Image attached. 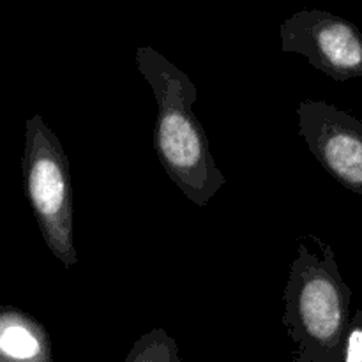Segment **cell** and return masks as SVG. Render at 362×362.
Wrapping results in <instances>:
<instances>
[{
    "label": "cell",
    "instance_id": "cell-1",
    "mask_svg": "<svg viewBox=\"0 0 362 362\" xmlns=\"http://www.w3.org/2000/svg\"><path fill=\"white\" fill-rule=\"evenodd\" d=\"M136 67L154 92V151L172 182L198 207H205L226 184L209 138L193 112L197 85L182 69L151 46L136 49Z\"/></svg>",
    "mask_w": 362,
    "mask_h": 362
},
{
    "label": "cell",
    "instance_id": "cell-2",
    "mask_svg": "<svg viewBox=\"0 0 362 362\" xmlns=\"http://www.w3.org/2000/svg\"><path fill=\"white\" fill-rule=\"evenodd\" d=\"M320 255L308 250L303 239L290 265L281 322L296 345L293 362H343L352 322V290L339 272L329 244L311 235Z\"/></svg>",
    "mask_w": 362,
    "mask_h": 362
},
{
    "label": "cell",
    "instance_id": "cell-3",
    "mask_svg": "<svg viewBox=\"0 0 362 362\" xmlns=\"http://www.w3.org/2000/svg\"><path fill=\"white\" fill-rule=\"evenodd\" d=\"M25 194L53 257L69 269L78 264L73 235V184L59 136L39 113L25 124L21 156Z\"/></svg>",
    "mask_w": 362,
    "mask_h": 362
},
{
    "label": "cell",
    "instance_id": "cell-4",
    "mask_svg": "<svg viewBox=\"0 0 362 362\" xmlns=\"http://www.w3.org/2000/svg\"><path fill=\"white\" fill-rule=\"evenodd\" d=\"M283 53H297L336 81L362 76V32L352 21L320 9L297 11L279 27Z\"/></svg>",
    "mask_w": 362,
    "mask_h": 362
},
{
    "label": "cell",
    "instance_id": "cell-5",
    "mask_svg": "<svg viewBox=\"0 0 362 362\" xmlns=\"http://www.w3.org/2000/svg\"><path fill=\"white\" fill-rule=\"evenodd\" d=\"M297 126L322 168L362 197V120L324 99H306L297 106Z\"/></svg>",
    "mask_w": 362,
    "mask_h": 362
},
{
    "label": "cell",
    "instance_id": "cell-6",
    "mask_svg": "<svg viewBox=\"0 0 362 362\" xmlns=\"http://www.w3.org/2000/svg\"><path fill=\"white\" fill-rule=\"evenodd\" d=\"M0 362H53L45 325L18 308L0 306Z\"/></svg>",
    "mask_w": 362,
    "mask_h": 362
},
{
    "label": "cell",
    "instance_id": "cell-7",
    "mask_svg": "<svg viewBox=\"0 0 362 362\" xmlns=\"http://www.w3.org/2000/svg\"><path fill=\"white\" fill-rule=\"evenodd\" d=\"M124 362H182V359L175 339L165 329H154L133 343Z\"/></svg>",
    "mask_w": 362,
    "mask_h": 362
},
{
    "label": "cell",
    "instance_id": "cell-8",
    "mask_svg": "<svg viewBox=\"0 0 362 362\" xmlns=\"http://www.w3.org/2000/svg\"><path fill=\"white\" fill-rule=\"evenodd\" d=\"M343 362H362V310H357L350 322Z\"/></svg>",
    "mask_w": 362,
    "mask_h": 362
}]
</instances>
